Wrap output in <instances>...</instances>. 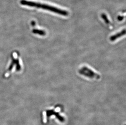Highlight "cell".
<instances>
[{
  "label": "cell",
  "instance_id": "52a82bcc",
  "mask_svg": "<svg viewBox=\"0 0 126 125\" xmlns=\"http://www.w3.org/2000/svg\"><path fill=\"white\" fill-rule=\"evenodd\" d=\"M31 25H32V26H34V25H36V23L35 22V21H33L31 22Z\"/></svg>",
  "mask_w": 126,
  "mask_h": 125
},
{
  "label": "cell",
  "instance_id": "277c9868",
  "mask_svg": "<svg viewBox=\"0 0 126 125\" xmlns=\"http://www.w3.org/2000/svg\"><path fill=\"white\" fill-rule=\"evenodd\" d=\"M32 32L34 34H38L40 36H44L46 35V33L45 31L37 29H34L33 30Z\"/></svg>",
  "mask_w": 126,
  "mask_h": 125
},
{
  "label": "cell",
  "instance_id": "5b68a950",
  "mask_svg": "<svg viewBox=\"0 0 126 125\" xmlns=\"http://www.w3.org/2000/svg\"><path fill=\"white\" fill-rule=\"evenodd\" d=\"M101 17L102 19H103L104 20H105V22L107 23V24H109L110 23V21L109 20L107 16H106L105 14L104 13H102L101 15Z\"/></svg>",
  "mask_w": 126,
  "mask_h": 125
},
{
  "label": "cell",
  "instance_id": "6da1fadb",
  "mask_svg": "<svg viewBox=\"0 0 126 125\" xmlns=\"http://www.w3.org/2000/svg\"><path fill=\"white\" fill-rule=\"evenodd\" d=\"M35 7L38 8L43 9V10H49V11H51L52 12H54V13L60 14L61 15H63V16H67L68 15V12H67V11L61 10V9L57 8L54 7H53V6H50L49 5H46V4H44L36 2Z\"/></svg>",
  "mask_w": 126,
  "mask_h": 125
},
{
  "label": "cell",
  "instance_id": "7a4b0ae2",
  "mask_svg": "<svg viewBox=\"0 0 126 125\" xmlns=\"http://www.w3.org/2000/svg\"><path fill=\"white\" fill-rule=\"evenodd\" d=\"M79 72L80 74L84 75V76L90 78H95L98 79L100 78V75L98 74L95 73L94 72H93L92 70L88 68V67H84L81 69L79 71Z\"/></svg>",
  "mask_w": 126,
  "mask_h": 125
},
{
  "label": "cell",
  "instance_id": "8992f818",
  "mask_svg": "<svg viewBox=\"0 0 126 125\" xmlns=\"http://www.w3.org/2000/svg\"><path fill=\"white\" fill-rule=\"evenodd\" d=\"M124 17L123 16H118V20L119 21H122L124 19Z\"/></svg>",
  "mask_w": 126,
  "mask_h": 125
},
{
  "label": "cell",
  "instance_id": "3957f363",
  "mask_svg": "<svg viewBox=\"0 0 126 125\" xmlns=\"http://www.w3.org/2000/svg\"><path fill=\"white\" fill-rule=\"evenodd\" d=\"M125 33H126V30H125V29L123 30L120 33H118L117 34H116L112 36L110 38V39L111 41H115L117 39H118V38H120L122 36L125 35Z\"/></svg>",
  "mask_w": 126,
  "mask_h": 125
}]
</instances>
